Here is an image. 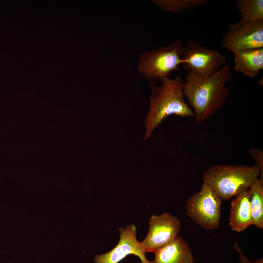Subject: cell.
Wrapping results in <instances>:
<instances>
[{
    "instance_id": "obj_1",
    "label": "cell",
    "mask_w": 263,
    "mask_h": 263,
    "mask_svg": "<svg viewBox=\"0 0 263 263\" xmlns=\"http://www.w3.org/2000/svg\"><path fill=\"white\" fill-rule=\"evenodd\" d=\"M232 77L231 67L228 64L209 76L188 73L183 93L197 123L207 119L222 108L229 93L227 84Z\"/></svg>"
},
{
    "instance_id": "obj_2",
    "label": "cell",
    "mask_w": 263,
    "mask_h": 263,
    "mask_svg": "<svg viewBox=\"0 0 263 263\" xmlns=\"http://www.w3.org/2000/svg\"><path fill=\"white\" fill-rule=\"evenodd\" d=\"M184 84L179 75L173 78H166L159 86L151 84L150 107L145 120V139L150 137L153 131L170 115L194 117L192 110L184 98Z\"/></svg>"
},
{
    "instance_id": "obj_3",
    "label": "cell",
    "mask_w": 263,
    "mask_h": 263,
    "mask_svg": "<svg viewBox=\"0 0 263 263\" xmlns=\"http://www.w3.org/2000/svg\"><path fill=\"white\" fill-rule=\"evenodd\" d=\"M259 177L263 175L255 165H214L204 172L203 183L226 201L248 189Z\"/></svg>"
},
{
    "instance_id": "obj_4",
    "label": "cell",
    "mask_w": 263,
    "mask_h": 263,
    "mask_svg": "<svg viewBox=\"0 0 263 263\" xmlns=\"http://www.w3.org/2000/svg\"><path fill=\"white\" fill-rule=\"evenodd\" d=\"M184 45L182 39H178L166 46L144 52L138 61V70L148 80L161 81L177 70L182 64V49Z\"/></svg>"
},
{
    "instance_id": "obj_5",
    "label": "cell",
    "mask_w": 263,
    "mask_h": 263,
    "mask_svg": "<svg viewBox=\"0 0 263 263\" xmlns=\"http://www.w3.org/2000/svg\"><path fill=\"white\" fill-rule=\"evenodd\" d=\"M222 200L211 188L203 183L201 190L187 201V215L206 230L216 229L220 223Z\"/></svg>"
},
{
    "instance_id": "obj_6",
    "label": "cell",
    "mask_w": 263,
    "mask_h": 263,
    "mask_svg": "<svg viewBox=\"0 0 263 263\" xmlns=\"http://www.w3.org/2000/svg\"><path fill=\"white\" fill-rule=\"evenodd\" d=\"M181 58L182 65L186 71L202 76L213 75L227 60L225 55L192 39L183 45Z\"/></svg>"
},
{
    "instance_id": "obj_7",
    "label": "cell",
    "mask_w": 263,
    "mask_h": 263,
    "mask_svg": "<svg viewBox=\"0 0 263 263\" xmlns=\"http://www.w3.org/2000/svg\"><path fill=\"white\" fill-rule=\"evenodd\" d=\"M221 45L232 53L263 48V20L244 24H230L223 35Z\"/></svg>"
},
{
    "instance_id": "obj_8",
    "label": "cell",
    "mask_w": 263,
    "mask_h": 263,
    "mask_svg": "<svg viewBox=\"0 0 263 263\" xmlns=\"http://www.w3.org/2000/svg\"><path fill=\"white\" fill-rule=\"evenodd\" d=\"M181 223L176 217L164 213L150 218L149 232L141 242L146 253L154 252L178 236Z\"/></svg>"
},
{
    "instance_id": "obj_9",
    "label": "cell",
    "mask_w": 263,
    "mask_h": 263,
    "mask_svg": "<svg viewBox=\"0 0 263 263\" xmlns=\"http://www.w3.org/2000/svg\"><path fill=\"white\" fill-rule=\"evenodd\" d=\"M119 241L116 245L109 252L95 256V263H118L128 255L133 254L140 258L141 263H153L148 261L141 242L136 238V227L132 224L125 228H119Z\"/></svg>"
},
{
    "instance_id": "obj_10",
    "label": "cell",
    "mask_w": 263,
    "mask_h": 263,
    "mask_svg": "<svg viewBox=\"0 0 263 263\" xmlns=\"http://www.w3.org/2000/svg\"><path fill=\"white\" fill-rule=\"evenodd\" d=\"M153 263H193L194 259L187 242L178 236L154 252Z\"/></svg>"
},
{
    "instance_id": "obj_11",
    "label": "cell",
    "mask_w": 263,
    "mask_h": 263,
    "mask_svg": "<svg viewBox=\"0 0 263 263\" xmlns=\"http://www.w3.org/2000/svg\"><path fill=\"white\" fill-rule=\"evenodd\" d=\"M229 223L231 229L240 232L252 225L248 189L234 197L231 203Z\"/></svg>"
},
{
    "instance_id": "obj_12",
    "label": "cell",
    "mask_w": 263,
    "mask_h": 263,
    "mask_svg": "<svg viewBox=\"0 0 263 263\" xmlns=\"http://www.w3.org/2000/svg\"><path fill=\"white\" fill-rule=\"evenodd\" d=\"M234 56V70L254 78L263 69V48L236 52Z\"/></svg>"
},
{
    "instance_id": "obj_13",
    "label": "cell",
    "mask_w": 263,
    "mask_h": 263,
    "mask_svg": "<svg viewBox=\"0 0 263 263\" xmlns=\"http://www.w3.org/2000/svg\"><path fill=\"white\" fill-rule=\"evenodd\" d=\"M252 225L263 228V178L259 177L248 189Z\"/></svg>"
},
{
    "instance_id": "obj_14",
    "label": "cell",
    "mask_w": 263,
    "mask_h": 263,
    "mask_svg": "<svg viewBox=\"0 0 263 263\" xmlns=\"http://www.w3.org/2000/svg\"><path fill=\"white\" fill-rule=\"evenodd\" d=\"M237 10L241 14L240 19L235 22L238 25L263 20V0H237Z\"/></svg>"
},
{
    "instance_id": "obj_15",
    "label": "cell",
    "mask_w": 263,
    "mask_h": 263,
    "mask_svg": "<svg viewBox=\"0 0 263 263\" xmlns=\"http://www.w3.org/2000/svg\"><path fill=\"white\" fill-rule=\"evenodd\" d=\"M162 10L179 12L184 10H191L195 7L203 5L210 1L209 0H155L152 1Z\"/></svg>"
},
{
    "instance_id": "obj_16",
    "label": "cell",
    "mask_w": 263,
    "mask_h": 263,
    "mask_svg": "<svg viewBox=\"0 0 263 263\" xmlns=\"http://www.w3.org/2000/svg\"><path fill=\"white\" fill-rule=\"evenodd\" d=\"M249 155L254 159L255 165L259 167L263 175V152L259 149L252 148L249 150Z\"/></svg>"
},
{
    "instance_id": "obj_17",
    "label": "cell",
    "mask_w": 263,
    "mask_h": 263,
    "mask_svg": "<svg viewBox=\"0 0 263 263\" xmlns=\"http://www.w3.org/2000/svg\"><path fill=\"white\" fill-rule=\"evenodd\" d=\"M234 248L239 254L240 263H263V258H260L253 262L249 260L242 252L238 243L235 242Z\"/></svg>"
}]
</instances>
